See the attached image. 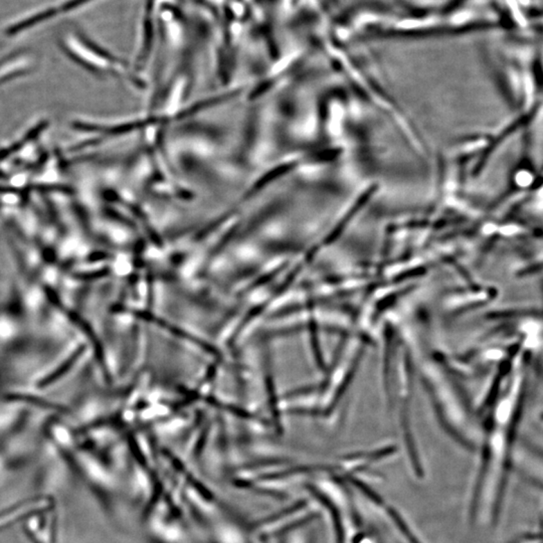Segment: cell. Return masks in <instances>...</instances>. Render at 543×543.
I'll list each match as a JSON object with an SVG mask.
<instances>
[{
    "label": "cell",
    "instance_id": "6da1fadb",
    "mask_svg": "<svg viewBox=\"0 0 543 543\" xmlns=\"http://www.w3.org/2000/svg\"><path fill=\"white\" fill-rule=\"evenodd\" d=\"M531 367V359L522 351L499 391L480 415L483 428L480 463L469 511L472 522L480 526L494 524L501 513L526 402Z\"/></svg>",
    "mask_w": 543,
    "mask_h": 543
},
{
    "label": "cell",
    "instance_id": "7a4b0ae2",
    "mask_svg": "<svg viewBox=\"0 0 543 543\" xmlns=\"http://www.w3.org/2000/svg\"><path fill=\"white\" fill-rule=\"evenodd\" d=\"M498 290L493 286L484 285H471L466 288L454 293L452 296V315H462L486 307L496 300Z\"/></svg>",
    "mask_w": 543,
    "mask_h": 543
},
{
    "label": "cell",
    "instance_id": "3957f363",
    "mask_svg": "<svg viewBox=\"0 0 543 543\" xmlns=\"http://www.w3.org/2000/svg\"><path fill=\"white\" fill-rule=\"evenodd\" d=\"M513 465L526 477L543 485V451L527 443H517L514 452Z\"/></svg>",
    "mask_w": 543,
    "mask_h": 543
},
{
    "label": "cell",
    "instance_id": "277c9868",
    "mask_svg": "<svg viewBox=\"0 0 543 543\" xmlns=\"http://www.w3.org/2000/svg\"><path fill=\"white\" fill-rule=\"evenodd\" d=\"M55 10H48L42 11V12L39 13V15H33L30 19H24V21L19 22V24L10 26L8 30V35H15V33L22 32V30H26V28H30V26H35V24H39V22L44 21V19L53 17V15H55Z\"/></svg>",
    "mask_w": 543,
    "mask_h": 543
},
{
    "label": "cell",
    "instance_id": "5b68a950",
    "mask_svg": "<svg viewBox=\"0 0 543 543\" xmlns=\"http://www.w3.org/2000/svg\"><path fill=\"white\" fill-rule=\"evenodd\" d=\"M389 515L391 516L393 518V522H395V524L398 525V528L400 531H402V533L404 534V536L407 538L409 543H420L418 542L416 536L411 533V531H409V526L406 524V522H404L402 517H400V514L398 513L397 511L395 510L393 508H389Z\"/></svg>",
    "mask_w": 543,
    "mask_h": 543
},
{
    "label": "cell",
    "instance_id": "8992f818",
    "mask_svg": "<svg viewBox=\"0 0 543 543\" xmlns=\"http://www.w3.org/2000/svg\"><path fill=\"white\" fill-rule=\"evenodd\" d=\"M322 501L329 507V509L331 510V513L333 515V519H335V526H336V533H337V542L338 543H344V528H342V522L339 518V514H338L337 510H336L335 507H333V505L331 504L330 502L327 501L325 498L321 497Z\"/></svg>",
    "mask_w": 543,
    "mask_h": 543
},
{
    "label": "cell",
    "instance_id": "52a82bcc",
    "mask_svg": "<svg viewBox=\"0 0 543 543\" xmlns=\"http://www.w3.org/2000/svg\"><path fill=\"white\" fill-rule=\"evenodd\" d=\"M353 484H355L357 488H359L362 492H364L369 499L377 503V504H382V498H380L375 492H373L371 488H368V486H366V484H364V483L360 482V481L358 480H353Z\"/></svg>",
    "mask_w": 543,
    "mask_h": 543
},
{
    "label": "cell",
    "instance_id": "ba28073f",
    "mask_svg": "<svg viewBox=\"0 0 543 543\" xmlns=\"http://www.w3.org/2000/svg\"><path fill=\"white\" fill-rule=\"evenodd\" d=\"M540 422H542V425H543V411H542V413H540Z\"/></svg>",
    "mask_w": 543,
    "mask_h": 543
}]
</instances>
